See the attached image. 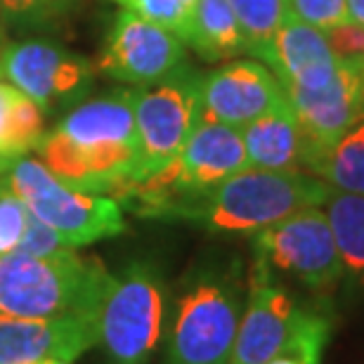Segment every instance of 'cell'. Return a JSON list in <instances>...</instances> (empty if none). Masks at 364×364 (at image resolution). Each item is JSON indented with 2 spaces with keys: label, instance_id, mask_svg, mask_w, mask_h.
Instances as JSON below:
<instances>
[{
  "label": "cell",
  "instance_id": "f1b7e54d",
  "mask_svg": "<svg viewBox=\"0 0 364 364\" xmlns=\"http://www.w3.org/2000/svg\"><path fill=\"white\" fill-rule=\"evenodd\" d=\"M348 21L364 26V0H348Z\"/></svg>",
  "mask_w": 364,
  "mask_h": 364
},
{
  "label": "cell",
  "instance_id": "d4e9b609",
  "mask_svg": "<svg viewBox=\"0 0 364 364\" xmlns=\"http://www.w3.org/2000/svg\"><path fill=\"white\" fill-rule=\"evenodd\" d=\"M28 215L31 213L24 206V201L7 187V182H0V256L17 251Z\"/></svg>",
  "mask_w": 364,
  "mask_h": 364
},
{
  "label": "cell",
  "instance_id": "44dd1931",
  "mask_svg": "<svg viewBox=\"0 0 364 364\" xmlns=\"http://www.w3.org/2000/svg\"><path fill=\"white\" fill-rule=\"evenodd\" d=\"M331 336V317L322 310H305L287 346L265 364H322Z\"/></svg>",
  "mask_w": 364,
  "mask_h": 364
},
{
  "label": "cell",
  "instance_id": "4dcf8cb0",
  "mask_svg": "<svg viewBox=\"0 0 364 364\" xmlns=\"http://www.w3.org/2000/svg\"><path fill=\"white\" fill-rule=\"evenodd\" d=\"M0 21H3V19H0ZM5 46H7V43H5V38H3V26H0V57H3Z\"/></svg>",
  "mask_w": 364,
  "mask_h": 364
},
{
  "label": "cell",
  "instance_id": "7a4b0ae2",
  "mask_svg": "<svg viewBox=\"0 0 364 364\" xmlns=\"http://www.w3.org/2000/svg\"><path fill=\"white\" fill-rule=\"evenodd\" d=\"M112 272L97 258L62 249L50 256H0V315L26 319L88 317L97 322Z\"/></svg>",
  "mask_w": 364,
  "mask_h": 364
},
{
  "label": "cell",
  "instance_id": "5bb4252c",
  "mask_svg": "<svg viewBox=\"0 0 364 364\" xmlns=\"http://www.w3.org/2000/svg\"><path fill=\"white\" fill-rule=\"evenodd\" d=\"M97 346V322L88 317L26 319L0 315V364L74 362Z\"/></svg>",
  "mask_w": 364,
  "mask_h": 364
},
{
  "label": "cell",
  "instance_id": "6da1fadb",
  "mask_svg": "<svg viewBox=\"0 0 364 364\" xmlns=\"http://www.w3.org/2000/svg\"><path fill=\"white\" fill-rule=\"evenodd\" d=\"M137 90H116L76 107L41 137V164L67 185L112 196L135 178Z\"/></svg>",
  "mask_w": 364,
  "mask_h": 364
},
{
  "label": "cell",
  "instance_id": "f546056e",
  "mask_svg": "<svg viewBox=\"0 0 364 364\" xmlns=\"http://www.w3.org/2000/svg\"><path fill=\"white\" fill-rule=\"evenodd\" d=\"M12 164H14V161H10V159H3V156H0V176L10 171V168H12Z\"/></svg>",
  "mask_w": 364,
  "mask_h": 364
},
{
  "label": "cell",
  "instance_id": "30bf717a",
  "mask_svg": "<svg viewBox=\"0 0 364 364\" xmlns=\"http://www.w3.org/2000/svg\"><path fill=\"white\" fill-rule=\"evenodd\" d=\"M185 62V41L168 28L121 10L102 48L97 69L114 81L154 85Z\"/></svg>",
  "mask_w": 364,
  "mask_h": 364
},
{
  "label": "cell",
  "instance_id": "ffe728a7",
  "mask_svg": "<svg viewBox=\"0 0 364 364\" xmlns=\"http://www.w3.org/2000/svg\"><path fill=\"white\" fill-rule=\"evenodd\" d=\"M329 218L343 272L358 284H364V194L329 192L322 203Z\"/></svg>",
  "mask_w": 364,
  "mask_h": 364
},
{
  "label": "cell",
  "instance_id": "277c9868",
  "mask_svg": "<svg viewBox=\"0 0 364 364\" xmlns=\"http://www.w3.org/2000/svg\"><path fill=\"white\" fill-rule=\"evenodd\" d=\"M5 182L24 201L28 213L55 230L69 249L126 232L123 208L114 196L71 187L36 159H17Z\"/></svg>",
  "mask_w": 364,
  "mask_h": 364
},
{
  "label": "cell",
  "instance_id": "ba28073f",
  "mask_svg": "<svg viewBox=\"0 0 364 364\" xmlns=\"http://www.w3.org/2000/svg\"><path fill=\"white\" fill-rule=\"evenodd\" d=\"M256 256L272 270L296 277L310 291H326L343 279V260L322 206H310L253 235Z\"/></svg>",
  "mask_w": 364,
  "mask_h": 364
},
{
  "label": "cell",
  "instance_id": "7c38bea8",
  "mask_svg": "<svg viewBox=\"0 0 364 364\" xmlns=\"http://www.w3.org/2000/svg\"><path fill=\"white\" fill-rule=\"evenodd\" d=\"M282 100L279 78L256 60H235L201 76V121L242 130Z\"/></svg>",
  "mask_w": 364,
  "mask_h": 364
},
{
  "label": "cell",
  "instance_id": "ac0fdd59",
  "mask_svg": "<svg viewBox=\"0 0 364 364\" xmlns=\"http://www.w3.org/2000/svg\"><path fill=\"white\" fill-rule=\"evenodd\" d=\"M185 43L206 62H225L246 53V38L228 0H196Z\"/></svg>",
  "mask_w": 364,
  "mask_h": 364
},
{
  "label": "cell",
  "instance_id": "603a6c76",
  "mask_svg": "<svg viewBox=\"0 0 364 364\" xmlns=\"http://www.w3.org/2000/svg\"><path fill=\"white\" fill-rule=\"evenodd\" d=\"M121 10L140 14L142 19L168 28L182 41L187 38L196 0H114Z\"/></svg>",
  "mask_w": 364,
  "mask_h": 364
},
{
  "label": "cell",
  "instance_id": "3957f363",
  "mask_svg": "<svg viewBox=\"0 0 364 364\" xmlns=\"http://www.w3.org/2000/svg\"><path fill=\"white\" fill-rule=\"evenodd\" d=\"M329 192L308 173L244 168L166 218L201 225L215 235H258L298 210L322 206Z\"/></svg>",
  "mask_w": 364,
  "mask_h": 364
},
{
  "label": "cell",
  "instance_id": "5b68a950",
  "mask_svg": "<svg viewBox=\"0 0 364 364\" xmlns=\"http://www.w3.org/2000/svg\"><path fill=\"white\" fill-rule=\"evenodd\" d=\"M166 287L149 263L109 277L97 312V346L109 364H147L161 343Z\"/></svg>",
  "mask_w": 364,
  "mask_h": 364
},
{
  "label": "cell",
  "instance_id": "83f0119b",
  "mask_svg": "<svg viewBox=\"0 0 364 364\" xmlns=\"http://www.w3.org/2000/svg\"><path fill=\"white\" fill-rule=\"evenodd\" d=\"M326 41L338 60H355L364 62V26L355 21H346L324 31Z\"/></svg>",
  "mask_w": 364,
  "mask_h": 364
},
{
  "label": "cell",
  "instance_id": "4fadbf2b",
  "mask_svg": "<svg viewBox=\"0 0 364 364\" xmlns=\"http://www.w3.org/2000/svg\"><path fill=\"white\" fill-rule=\"evenodd\" d=\"M291 112L308 142H329L364 119V62L341 60L336 74L319 88H284Z\"/></svg>",
  "mask_w": 364,
  "mask_h": 364
},
{
  "label": "cell",
  "instance_id": "8992f818",
  "mask_svg": "<svg viewBox=\"0 0 364 364\" xmlns=\"http://www.w3.org/2000/svg\"><path fill=\"white\" fill-rule=\"evenodd\" d=\"M244 298L225 274H201L178 298L164 364H230Z\"/></svg>",
  "mask_w": 364,
  "mask_h": 364
},
{
  "label": "cell",
  "instance_id": "8fae6325",
  "mask_svg": "<svg viewBox=\"0 0 364 364\" xmlns=\"http://www.w3.org/2000/svg\"><path fill=\"white\" fill-rule=\"evenodd\" d=\"M303 308L256 256L230 364H265L287 346Z\"/></svg>",
  "mask_w": 364,
  "mask_h": 364
},
{
  "label": "cell",
  "instance_id": "4316f807",
  "mask_svg": "<svg viewBox=\"0 0 364 364\" xmlns=\"http://www.w3.org/2000/svg\"><path fill=\"white\" fill-rule=\"evenodd\" d=\"M62 249H69V246L62 242V237L57 235L55 230H50L46 223H41L36 215H28L24 237H21L17 251L31 253V256H50V253L62 251Z\"/></svg>",
  "mask_w": 364,
  "mask_h": 364
},
{
  "label": "cell",
  "instance_id": "2e32d148",
  "mask_svg": "<svg viewBox=\"0 0 364 364\" xmlns=\"http://www.w3.org/2000/svg\"><path fill=\"white\" fill-rule=\"evenodd\" d=\"M239 133L244 140L249 168L303 173L308 137L287 100H282L267 114L244 126Z\"/></svg>",
  "mask_w": 364,
  "mask_h": 364
},
{
  "label": "cell",
  "instance_id": "1f68e13d",
  "mask_svg": "<svg viewBox=\"0 0 364 364\" xmlns=\"http://www.w3.org/2000/svg\"><path fill=\"white\" fill-rule=\"evenodd\" d=\"M21 364H62V362H55V360H43V362H21Z\"/></svg>",
  "mask_w": 364,
  "mask_h": 364
},
{
  "label": "cell",
  "instance_id": "d6a6232c",
  "mask_svg": "<svg viewBox=\"0 0 364 364\" xmlns=\"http://www.w3.org/2000/svg\"><path fill=\"white\" fill-rule=\"evenodd\" d=\"M62 364H71V362H62Z\"/></svg>",
  "mask_w": 364,
  "mask_h": 364
},
{
  "label": "cell",
  "instance_id": "484cf974",
  "mask_svg": "<svg viewBox=\"0 0 364 364\" xmlns=\"http://www.w3.org/2000/svg\"><path fill=\"white\" fill-rule=\"evenodd\" d=\"M289 14L319 31H329L348 21V0H289Z\"/></svg>",
  "mask_w": 364,
  "mask_h": 364
},
{
  "label": "cell",
  "instance_id": "e0dca14e",
  "mask_svg": "<svg viewBox=\"0 0 364 364\" xmlns=\"http://www.w3.org/2000/svg\"><path fill=\"white\" fill-rule=\"evenodd\" d=\"M303 173L333 192L364 194V119L329 142H308Z\"/></svg>",
  "mask_w": 364,
  "mask_h": 364
},
{
  "label": "cell",
  "instance_id": "9c48e42d",
  "mask_svg": "<svg viewBox=\"0 0 364 364\" xmlns=\"http://www.w3.org/2000/svg\"><path fill=\"white\" fill-rule=\"evenodd\" d=\"M92 64L53 41L7 43L0 57V78L53 114L81 100L92 81Z\"/></svg>",
  "mask_w": 364,
  "mask_h": 364
},
{
  "label": "cell",
  "instance_id": "7402d4cb",
  "mask_svg": "<svg viewBox=\"0 0 364 364\" xmlns=\"http://www.w3.org/2000/svg\"><path fill=\"white\" fill-rule=\"evenodd\" d=\"M246 38V53L258 55L289 17V0H228Z\"/></svg>",
  "mask_w": 364,
  "mask_h": 364
},
{
  "label": "cell",
  "instance_id": "cb8c5ba5",
  "mask_svg": "<svg viewBox=\"0 0 364 364\" xmlns=\"http://www.w3.org/2000/svg\"><path fill=\"white\" fill-rule=\"evenodd\" d=\"M74 0H0V19L17 26H43L60 19Z\"/></svg>",
  "mask_w": 364,
  "mask_h": 364
},
{
  "label": "cell",
  "instance_id": "52a82bcc",
  "mask_svg": "<svg viewBox=\"0 0 364 364\" xmlns=\"http://www.w3.org/2000/svg\"><path fill=\"white\" fill-rule=\"evenodd\" d=\"M201 121V74L180 64L176 71L135 95V180L161 171L185 147Z\"/></svg>",
  "mask_w": 364,
  "mask_h": 364
},
{
  "label": "cell",
  "instance_id": "d6986e66",
  "mask_svg": "<svg viewBox=\"0 0 364 364\" xmlns=\"http://www.w3.org/2000/svg\"><path fill=\"white\" fill-rule=\"evenodd\" d=\"M46 114L31 97L0 78V156L17 161L38 147Z\"/></svg>",
  "mask_w": 364,
  "mask_h": 364
},
{
  "label": "cell",
  "instance_id": "9a60e30c",
  "mask_svg": "<svg viewBox=\"0 0 364 364\" xmlns=\"http://www.w3.org/2000/svg\"><path fill=\"white\" fill-rule=\"evenodd\" d=\"M256 57L279 78L282 88L303 90L329 83L341 62L324 31L303 24L291 14Z\"/></svg>",
  "mask_w": 364,
  "mask_h": 364
}]
</instances>
